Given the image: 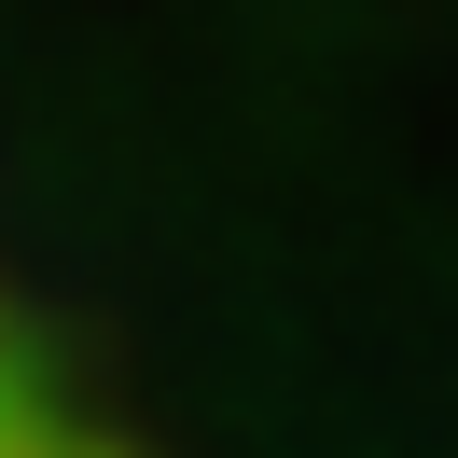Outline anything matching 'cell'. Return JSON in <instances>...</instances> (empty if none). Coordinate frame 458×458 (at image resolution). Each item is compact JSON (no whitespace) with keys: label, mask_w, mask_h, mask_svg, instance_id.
<instances>
[{"label":"cell","mask_w":458,"mask_h":458,"mask_svg":"<svg viewBox=\"0 0 458 458\" xmlns=\"http://www.w3.org/2000/svg\"><path fill=\"white\" fill-rule=\"evenodd\" d=\"M0 458H140V445L84 403V375H56V361L29 347V319H0Z\"/></svg>","instance_id":"1"}]
</instances>
